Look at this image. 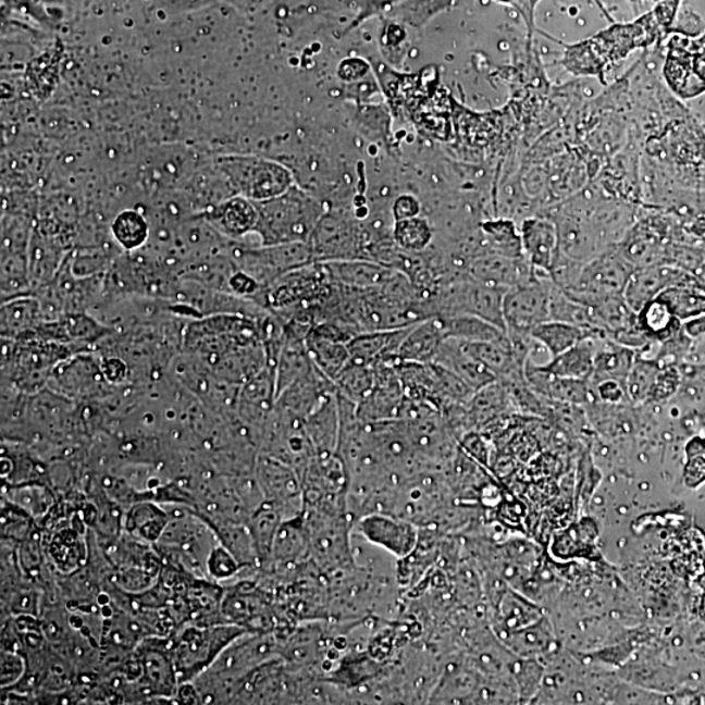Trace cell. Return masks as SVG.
I'll list each match as a JSON object with an SVG mask.
<instances>
[{
	"label": "cell",
	"mask_w": 705,
	"mask_h": 705,
	"mask_svg": "<svg viewBox=\"0 0 705 705\" xmlns=\"http://www.w3.org/2000/svg\"><path fill=\"white\" fill-rule=\"evenodd\" d=\"M255 205L258 222L253 235L261 246L307 244L325 213L316 196L296 185L276 198Z\"/></svg>",
	"instance_id": "obj_1"
},
{
	"label": "cell",
	"mask_w": 705,
	"mask_h": 705,
	"mask_svg": "<svg viewBox=\"0 0 705 705\" xmlns=\"http://www.w3.org/2000/svg\"><path fill=\"white\" fill-rule=\"evenodd\" d=\"M74 355L77 352L69 346L37 335L22 339L2 338V382L25 395H36L48 387L57 366Z\"/></svg>",
	"instance_id": "obj_2"
},
{
	"label": "cell",
	"mask_w": 705,
	"mask_h": 705,
	"mask_svg": "<svg viewBox=\"0 0 705 705\" xmlns=\"http://www.w3.org/2000/svg\"><path fill=\"white\" fill-rule=\"evenodd\" d=\"M250 632L237 624L196 626L188 623L170 638V651L180 684L191 683L211 668L235 640Z\"/></svg>",
	"instance_id": "obj_3"
},
{
	"label": "cell",
	"mask_w": 705,
	"mask_h": 705,
	"mask_svg": "<svg viewBox=\"0 0 705 705\" xmlns=\"http://www.w3.org/2000/svg\"><path fill=\"white\" fill-rule=\"evenodd\" d=\"M304 518L310 535L311 560L325 578L356 565L355 519L349 511L304 509Z\"/></svg>",
	"instance_id": "obj_4"
},
{
	"label": "cell",
	"mask_w": 705,
	"mask_h": 705,
	"mask_svg": "<svg viewBox=\"0 0 705 705\" xmlns=\"http://www.w3.org/2000/svg\"><path fill=\"white\" fill-rule=\"evenodd\" d=\"M218 168L235 195L255 202L283 195L293 183V175L284 165L257 156H224Z\"/></svg>",
	"instance_id": "obj_5"
},
{
	"label": "cell",
	"mask_w": 705,
	"mask_h": 705,
	"mask_svg": "<svg viewBox=\"0 0 705 705\" xmlns=\"http://www.w3.org/2000/svg\"><path fill=\"white\" fill-rule=\"evenodd\" d=\"M535 272L537 276L507 289L503 298V319L512 344L529 342L535 326L551 320L553 280L546 273Z\"/></svg>",
	"instance_id": "obj_6"
},
{
	"label": "cell",
	"mask_w": 705,
	"mask_h": 705,
	"mask_svg": "<svg viewBox=\"0 0 705 705\" xmlns=\"http://www.w3.org/2000/svg\"><path fill=\"white\" fill-rule=\"evenodd\" d=\"M307 245L310 247L313 263L369 260L368 234L358 224L355 214L344 211L325 212L313 228Z\"/></svg>",
	"instance_id": "obj_7"
},
{
	"label": "cell",
	"mask_w": 705,
	"mask_h": 705,
	"mask_svg": "<svg viewBox=\"0 0 705 705\" xmlns=\"http://www.w3.org/2000/svg\"><path fill=\"white\" fill-rule=\"evenodd\" d=\"M70 400L94 401L107 398L113 385L103 376L97 351H83L59 363L52 371L48 387Z\"/></svg>",
	"instance_id": "obj_8"
},
{
	"label": "cell",
	"mask_w": 705,
	"mask_h": 705,
	"mask_svg": "<svg viewBox=\"0 0 705 705\" xmlns=\"http://www.w3.org/2000/svg\"><path fill=\"white\" fill-rule=\"evenodd\" d=\"M631 272V268L617 251H605L588 261L573 284L561 290L580 304L593 306L623 294Z\"/></svg>",
	"instance_id": "obj_9"
},
{
	"label": "cell",
	"mask_w": 705,
	"mask_h": 705,
	"mask_svg": "<svg viewBox=\"0 0 705 705\" xmlns=\"http://www.w3.org/2000/svg\"><path fill=\"white\" fill-rule=\"evenodd\" d=\"M135 656L140 665V675L135 681V691L147 698H175L180 689L178 676L170 651V638L149 636L136 646Z\"/></svg>",
	"instance_id": "obj_10"
},
{
	"label": "cell",
	"mask_w": 705,
	"mask_h": 705,
	"mask_svg": "<svg viewBox=\"0 0 705 705\" xmlns=\"http://www.w3.org/2000/svg\"><path fill=\"white\" fill-rule=\"evenodd\" d=\"M253 475L264 500L272 503L284 520L304 514L302 482L297 470L289 463L259 453Z\"/></svg>",
	"instance_id": "obj_11"
},
{
	"label": "cell",
	"mask_w": 705,
	"mask_h": 705,
	"mask_svg": "<svg viewBox=\"0 0 705 705\" xmlns=\"http://www.w3.org/2000/svg\"><path fill=\"white\" fill-rule=\"evenodd\" d=\"M276 632H247L221 653L207 671L211 675L240 679L259 666L280 658Z\"/></svg>",
	"instance_id": "obj_12"
},
{
	"label": "cell",
	"mask_w": 705,
	"mask_h": 705,
	"mask_svg": "<svg viewBox=\"0 0 705 705\" xmlns=\"http://www.w3.org/2000/svg\"><path fill=\"white\" fill-rule=\"evenodd\" d=\"M355 533L397 559L408 557L420 539V527L396 515L376 511L355 521Z\"/></svg>",
	"instance_id": "obj_13"
},
{
	"label": "cell",
	"mask_w": 705,
	"mask_h": 705,
	"mask_svg": "<svg viewBox=\"0 0 705 705\" xmlns=\"http://www.w3.org/2000/svg\"><path fill=\"white\" fill-rule=\"evenodd\" d=\"M209 225L222 237L242 240L253 234L258 222V209L255 201L242 195H234L200 213Z\"/></svg>",
	"instance_id": "obj_14"
},
{
	"label": "cell",
	"mask_w": 705,
	"mask_h": 705,
	"mask_svg": "<svg viewBox=\"0 0 705 705\" xmlns=\"http://www.w3.org/2000/svg\"><path fill=\"white\" fill-rule=\"evenodd\" d=\"M69 242L38 231L35 225L28 248L32 290L48 285L57 277L72 250ZM33 294V293H32Z\"/></svg>",
	"instance_id": "obj_15"
},
{
	"label": "cell",
	"mask_w": 705,
	"mask_h": 705,
	"mask_svg": "<svg viewBox=\"0 0 705 705\" xmlns=\"http://www.w3.org/2000/svg\"><path fill=\"white\" fill-rule=\"evenodd\" d=\"M676 268L661 264L633 270L623 290L626 302L639 312L643 306L656 299L672 286H689V281Z\"/></svg>",
	"instance_id": "obj_16"
},
{
	"label": "cell",
	"mask_w": 705,
	"mask_h": 705,
	"mask_svg": "<svg viewBox=\"0 0 705 705\" xmlns=\"http://www.w3.org/2000/svg\"><path fill=\"white\" fill-rule=\"evenodd\" d=\"M336 392V385L316 364L307 374L287 387L277 397L276 407L284 413L302 418L311 413L326 395Z\"/></svg>",
	"instance_id": "obj_17"
},
{
	"label": "cell",
	"mask_w": 705,
	"mask_h": 705,
	"mask_svg": "<svg viewBox=\"0 0 705 705\" xmlns=\"http://www.w3.org/2000/svg\"><path fill=\"white\" fill-rule=\"evenodd\" d=\"M78 514V512H77ZM85 522L81 514L72 519H65L52 529L48 544L49 558L59 572L71 573L81 570L88 559V546L85 542L83 527Z\"/></svg>",
	"instance_id": "obj_18"
},
{
	"label": "cell",
	"mask_w": 705,
	"mask_h": 705,
	"mask_svg": "<svg viewBox=\"0 0 705 705\" xmlns=\"http://www.w3.org/2000/svg\"><path fill=\"white\" fill-rule=\"evenodd\" d=\"M332 283L356 290L378 289L391 283L400 272L366 259L319 263Z\"/></svg>",
	"instance_id": "obj_19"
},
{
	"label": "cell",
	"mask_w": 705,
	"mask_h": 705,
	"mask_svg": "<svg viewBox=\"0 0 705 705\" xmlns=\"http://www.w3.org/2000/svg\"><path fill=\"white\" fill-rule=\"evenodd\" d=\"M522 251L535 271L551 276L559 253L558 228L545 219H528L520 227Z\"/></svg>",
	"instance_id": "obj_20"
},
{
	"label": "cell",
	"mask_w": 705,
	"mask_h": 705,
	"mask_svg": "<svg viewBox=\"0 0 705 705\" xmlns=\"http://www.w3.org/2000/svg\"><path fill=\"white\" fill-rule=\"evenodd\" d=\"M493 624L498 636L537 623L540 610L519 593L506 586H495L492 598Z\"/></svg>",
	"instance_id": "obj_21"
},
{
	"label": "cell",
	"mask_w": 705,
	"mask_h": 705,
	"mask_svg": "<svg viewBox=\"0 0 705 705\" xmlns=\"http://www.w3.org/2000/svg\"><path fill=\"white\" fill-rule=\"evenodd\" d=\"M470 276L487 285L498 286L502 289H511L537 276L534 268L524 259H511L494 255L473 261L468 270Z\"/></svg>",
	"instance_id": "obj_22"
},
{
	"label": "cell",
	"mask_w": 705,
	"mask_h": 705,
	"mask_svg": "<svg viewBox=\"0 0 705 705\" xmlns=\"http://www.w3.org/2000/svg\"><path fill=\"white\" fill-rule=\"evenodd\" d=\"M305 428L316 455L337 453L342 418H339L336 392L326 395L323 401L306 417Z\"/></svg>",
	"instance_id": "obj_23"
},
{
	"label": "cell",
	"mask_w": 705,
	"mask_h": 705,
	"mask_svg": "<svg viewBox=\"0 0 705 705\" xmlns=\"http://www.w3.org/2000/svg\"><path fill=\"white\" fill-rule=\"evenodd\" d=\"M433 362L453 371L474 392L498 381L492 371H488L485 366L462 348L460 339L444 338Z\"/></svg>",
	"instance_id": "obj_24"
},
{
	"label": "cell",
	"mask_w": 705,
	"mask_h": 705,
	"mask_svg": "<svg viewBox=\"0 0 705 705\" xmlns=\"http://www.w3.org/2000/svg\"><path fill=\"white\" fill-rule=\"evenodd\" d=\"M44 322L41 304L35 294L12 298L2 302L0 309V335L2 338L22 339L36 335Z\"/></svg>",
	"instance_id": "obj_25"
},
{
	"label": "cell",
	"mask_w": 705,
	"mask_h": 705,
	"mask_svg": "<svg viewBox=\"0 0 705 705\" xmlns=\"http://www.w3.org/2000/svg\"><path fill=\"white\" fill-rule=\"evenodd\" d=\"M440 317H431L410 326L398 349L403 362L430 363L444 342Z\"/></svg>",
	"instance_id": "obj_26"
},
{
	"label": "cell",
	"mask_w": 705,
	"mask_h": 705,
	"mask_svg": "<svg viewBox=\"0 0 705 705\" xmlns=\"http://www.w3.org/2000/svg\"><path fill=\"white\" fill-rule=\"evenodd\" d=\"M170 519L172 518L161 503L140 500L128 507L124 515L123 529L135 539L153 546L162 537Z\"/></svg>",
	"instance_id": "obj_27"
},
{
	"label": "cell",
	"mask_w": 705,
	"mask_h": 705,
	"mask_svg": "<svg viewBox=\"0 0 705 705\" xmlns=\"http://www.w3.org/2000/svg\"><path fill=\"white\" fill-rule=\"evenodd\" d=\"M636 356V350L613 342L609 337H597L591 384L605 381V379H618L626 383Z\"/></svg>",
	"instance_id": "obj_28"
},
{
	"label": "cell",
	"mask_w": 705,
	"mask_h": 705,
	"mask_svg": "<svg viewBox=\"0 0 705 705\" xmlns=\"http://www.w3.org/2000/svg\"><path fill=\"white\" fill-rule=\"evenodd\" d=\"M284 518L272 503L264 500L255 509L247 525L250 531L255 553H257L259 571L265 570L271 561L274 540Z\"/></svg>",
	"instance_id": "obj_29"
},
{
	"label": "cell",
	"mask_w": 705,
	"mask_h": 705,
	"mask_svg": "<svg viewBox=\"0 0 705 705\" xmlns=\"http://www.w3.org/2000/svg\"><path fill=\"white\" fill-rule=\"evenodd\" d=\"M152 226L148 214L136 208L123 209L110 224V237L123 252H135L148 245Z\"/></svg>",
	"instance_id": "obj_30"
},
{
	"label": "cell",
	"mask_w": 705,
	"mask_h": 705,
	"mask_svg": "<svg viewBox=\"0 0 705 705\" xmlns=\"http://www.w3.org/2000/svg\"><path fill=\"white\" fill-rule=\"evenodd\" d=\"M596 338H586L560 355L552 357L551 361L539 364L541 370L560 378L584 379L590 381L594 369V352Z\"/></svg>",
	"instance_id": "obj_31"
},
{
	"label": "cell",
	"mask_w": 705,
	"mask_h": 705,
	"mask_svg": "<svg viewBox=\"0 0 705 705\" xmlns=\"http://www.w3.org/2000/svg\"><path fill=\"white\" fill-rule=\"evenodd\" d=\"M306 348L312 363L332 382L336 381L346 364L350 362L348 343L319 335L312 330L306 338Z\"/></svg>",
	"instance_id": "obj_32"
},
{
	"label": "cell",
	"mask_w": 705,
	"mask_h": 705,
	"mask_svg": "<svg viewBox=\"0 0 705 705\" xmlns=\"http://www.w3.org/2000/svg\"><path fill=\"white\" fill-rule=\"evenodd\" d=\"M531 336L534 343L544 346L551 356L555 357L586 338L605 335L583 329V326L559 322V320H548V322L535 326Z\"/></svg>",
	"instance_id": "obj_33"
},
{
	"label": "cell",
	"mask_w": 705,
	"mask_h": 705,
	"mask_svg": "<svg viewBox=\"0 0 705 705\" xmlns=\"http://www.w3.org/2000/svg\"><path fill=\"white\" fill-rule=\"evenodd\" d=\"M313 368L306 339L286 337L276 364L277 397ZM277 400V398H276Z\"/></svg>",
	"instance_id": "obj_34"
},
{
	"label": "cell",
	"mask_w": 705,
	"mask_h": 705,
	"mask_svg": "<svg viewBox=\"0 0 705 705\" xmlns=\"http://www.w3.org/2000/svg\"><path fill=\"white\" fill-rule=\"evenodd\" d=\"M4 495L7 502L22 508L36 521H42L55 506L54 493L42 482L5 483Z\"/></svg>",
	"instance_id": "obj_35"
},
{
	"label": "cell",
	"mask_w": 705,
	"mask_h": 705,
	"mask_svg": "<svg viewBox=\"0 0 705 705\" xmlns=\"http://www.w3.org/2000/svg\"><path fill=\"white\" fill-rule=\"evenodd\" d=\"M444 336L461 342H505L507 332L474 316L440 317Z\"/></svg>",
	"instance_id": "obj_36"
},
{
	"label": "cell",
	"mask_w": 705,
	"mask_h": 705,
	"mask_svg": "<svg viewBox=\"0 0 705 705\" xmlns=\"http://www.w3.org/2000/svg\"><path fill=\"white\" fill-rule=\"evenodd\" d=\"M640 326L653 343H663L669 339L678 330V322H681L671 312L668 305L656 298L640 309L638 312Z\"/></svg>",
	"instance_id": "obj_37"
},
{
	"label": "cell",
	"mask_w": 705,
	"mask_h": 705,
	"mask_svg": "<svg viewBox=\"0 0 705 705\" xmlns=\"http://www.w3.org/2000/svg\"><path fill=\"white\" fill-rule=\"evenodd\" d=\"M0 298L2 302L32 294L28 268V252L2 255V276H0Z\"/></svg>",
	"instance_id": "obj_38"
},
{
	"label": "cell",
	"mask_w": 705,
	"mask_h": 705,
	"mask_svg": "<svg viewBox=\"0 0 705 705\" xmlns=\"http://www.w3.org/2000/svg\"><path fill=\"white\" fill-rule=\"evenodd\" d=\"M333 383L339 396L359 404L374 388V368L372 364L350 361Z\"/></svg>",
	"instance_id": "obj_39"
},
{
	"label": "cell",
	"mask_w": 705,
	"mask_h": 705,
	"mask_svg": "<svg viewBox=\"0 0 705 705\" xmlns=\"http://www.w3.org/2000/svg\"><path fill=\"white\" fill-rule=\"evenodd\" d=\"M661 370V364L657 359H650L638 355L635 362L626 379L627 395H629L630 403L644 404L648 403L653 387H655L658 372Z\"/></svg>",
	"instance_id": "obj_40"
},
{
	"label": "cell",
	"mask_w": 705,
	"mask_h": 705,
	"mask_svg": "<svg viewBox=\"0 0 705 705\" xmlns=\"http://www.w3.org/2000/svg\"><path fill=\"white\" fill-rule=\"evenodd\" d=\"M392 238L404 251L420 253L426 250L433 240V228L426 219L417 215V218L395 221Z\"/></svg>",
	"instance_id": "obj_41"
},
{
	"label": "cell",
	"mask_w": 705,
	"mask_h": 705,
	"mask_svg": "<svg viewBox=\"0 0 705 705\" xmlns=\"http://www.w3.org/2000/svg\"><path fill=\"white\" fill-rule=\"evenodd\" d=\"M483 232L495 255L511 259H524L521 234L508 220L488 221L483 224Z\"/></svg>",
	"instance_id": "obj_42"
},
{
	"label": "cell",
	"mask_w": 705,
	"mask_h": 705,
	"mask_svg": "<svg viewBox=\"0 0 705 705\" xmlns=\"http://www.w3.org/2000/svg\"><path fill=\"white\" fill-rule=\"evenodd\" d=\"M679 320L694 319L705 312V294L691 286H672L657 297Z\"/></svg>",
	"instance_id": "obj_43"
},
{
	"label": "cell",
	"mask_w": 705,
	"mask_h": 705,
	"mask_svg": "<svg viewBox=\"0 0 705 705\" xmlns=\"http://www.w3.org/2000/svg\"><path fill=\"white\" fill-rule=\"evenodd\" d=\"M245 570L246 568L240 565V561L221 542L209 554L207 573L208 578L213 581L233 579Z\"/></svg>",
	"instance_id": "obj_44"
},
{
	"label": "cell",
	"mask_w": 705,
	"mask_h": 705,
	"mask_svg": "<svg viewBox=\"0 0 705 705\" xmlns=\"http://www.w3.org/2000/svg\"><path fill=\"white\" fill-rule=\"evenodd\" d=\"M28 663L17 651H2V689H10L12 685L23 681Z\"/></svg>",
	"instance_id": "obj_45"
},
{
	"label": "cell",
	"mask_w": 705,
	"mask_h": 705,
	"mask_svg": "<svg viewBox=\"0 0 705 705\" xmlns=\"http://www.w3.org/2000/svg\"><path fill=\"white\" fill-rule=\"evenodd\" d=\"M591 385L594 398H598L605 405H624L626 403H630L626 383L618 381V379H605V381H599Z\"/></svg>",
	"instance_id": "obj_46"
},
{
	"label": "cell",
	"mask_w": 705,
	"mask_h": 705,
	"mask_svg": "<svg viewBox=\"0 0 705 705\" xmlns=\"http://www.w3.org/2000/svg\"><path fill=\"white\" fill-rule=\"evenodd\" d=\"M460 448L470 459L479 461L481 466H488V449L485 441L479 434L467 433L460 440Z\"/></svg>",
	"instance_id": "obj_47"
},
{
	"label": "cell",
	"mask_w": 705,
	"mask_h": 705,
	"mask_svg": "<svg viewBox=\"0 0 705 705\" xmlns=\"http://www.w3.org/2000/svg\"><path fill=\"white\" fill-rule=\"evenodd\" d=\"M678 385V374L675 369L663 368L658 372L655 387H653L650 401H661L671 396Z\"/></svg>",
	"instance_id": "obj_48"
},
{
	"label": "cell",
	"mask_w": 705,
	"mask_h": 705,
	"mask_svg": "<svg viewBox=\"0 0 705 705\" xmlns=\"http://www.w3.org/2000/svg\"><path fill=\"white\" fill-rule=\"evenodd\" d=\"M421 213V205L413 195L405 194L398 196L392 206V215L394 221L417 218Z\"/></svg>",
	"instance_id": "obj_49"
},
{
	"label": "cell",
	"mask_w": 705,
	"mask_h": 705,
	"mask_svg": "<svg viewBox=\"0 0 705 705\" xmlns=\"http://www.w3.org/2000/svg\"><path fill=\"white\" fill-rule=\"evenodd\" d=\"M685 331L691 336L702 335L705 332V312L702 316L690 319V322L685 324Z\"/></svg>",
	"instance_id": "obj_50"
}]
</instances>
